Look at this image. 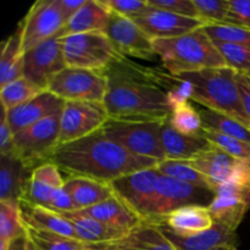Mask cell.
Wrapping results in <instances>:
<instances>
[{
	"mask_svg": "<svg viewBox=\"0 0 250 250\" xmlns=\"http://www.w3.org/2000/svg\"><path fill=\"white\" fill-rule=\"evenodd\" d=\"M45 163L54 164L68 176L110 185L129 173L156 167L159 161L136 155L98 131L78 141L58 146Z\"/></svg>",
	"mask_w": 250,
	"mask_h": 250,
	"instance_id": "2",
	"label": "cell"
},
{
	"mask_svg": "<svg viewBox=\"0 0 250 250\" xmlns=\"http://www.w3.org/2000/svg\"><path fill=\"white\" fill-rule=\"evenodd\" d=\"M109 119L104 103L65 102L60 116L59 146L100 131Z\"/></svg>",
	"mask_w": 250,
	"mask_h": 250,
	"instance_id": "11",
	"label": "cell"
},
{
	"mask_svg": "<svg viewBox=\"0 0 250 250\" xmlns=\"http://www.w3.org/2000/svg\"><path fill=\"white\" fill-rule=\"evenodd\" d=\"M200 21L205 24H227L229 0H194Z\"/></svg>",
	"mask_w": 250,
	"mask_h": 250,
	"instance_id": "40",
	"label": "cell"
},
{
	"mask_svg": "<svg viewBox=\"0 0 250 250\" xmlns=\"http://www.w3.org/2000/svg\"><path fill=\"white\" fill-rule=\"evenodd\" d=\"M177 250H238L237 232L215 222L211 229L195 236L182 237L164 226H159Z\"/></svg>",
	"mask_w": 250,
	"mask_h": 250,
	"instance_id": "19",
	"label": "cell"
},
{
	"mask_svg": "<svg viewBox=\"0 0 250 250\" xmlns=\"http://www.w3.org/2000/svg\"><path fill=\"white\" fill-rule=\"evenodd\" d=\"M85 1L87 0H59V6H60L61 14L66 23L80 11Z\"/></svg>",
	"mask_w": 250,
	"mask_h": 250,
	"instance_id": "46",
	"label": "cell"
},
{
	"mask_svg": "<svg viewBox=\"0 0 250 250\" xmlns=\"http://www.w3.org/2000/svg\"><path fill=\"white\" fill-rule=\"evenodd\" d=\"M14 137L15 133L7 121L6 111L2 109L1 121H0V156H15Z\"/></svg>",
	"mask_w": 250,
	"mask_h": 250,
	"instance_id": "44",
	"label": "cell"
},
{
	"mask_svg": "<svg viewBox=\"0 0 250 250\" xmlns=\"http://www.w3.org/2000/svg\"><path fill=\"white\" fill-rule=\"evenodd\" d=\"M20 23L22 27V48L26 53L43 42L58 37L66 22L59 0H38L29 7Z\"/></svg>",
	"mask_w": 250,
	"mask_h": 250,
	"instance_id": "12",
	"label": "cell"
},
{
	"mask_svg": "<svg viewBox=\"0 0 250 250\" xmlns=\"http://www.w3.org/2000/svg\"><path fill=\"white\" fill-rule=\"evenodd\" d=\"M50 209L55 210L58 212H75L77 211V207H76L75 202L72 199V195L70 194L66 187L63 186L59 190H56L55 194L53 195L50 200L49 207Z\"/></svg>",
	"mask_w": 250,
	"mask_h": 250,
	"instance_id": "45",
	"label": "cell"
},
{
	"mask_svg": "<svg viewBox=\"0 0 250 250\" xmlns=\"http://www.w3.org/2000/svg\"><path fill=\"white\" fill-rule=\"evenodd\" d=\"M103 73L107 82L104 105L110 119L166 120L171 116L168 90L172 75L122 55Z\"/></svg>",
	"mask_w": 250,
	"mask_h": 250,
	"instance_id": "1",
	"label": "cell"
},
{
	"mask_svg": "<svg viewBox=\"0 0 250 250\" xmlns=\"http://www.w3.org/2000/svg\"><path fill=\"white\" fill-rule=\"evenodd\" d=\"M33 168L15 156H0V202H16L24 198Z\"/></svg>",
	"mask_w": 250,
	"mask_h": 250,
	"instance_id": "25",
	"label": "cell"
},
{
	"mask_svg": "<svg viewBox=\"0 0 250 250\" xmlns=\"http://www.w3.org/2000/svg\"><path fill=\"white\" fill-rule=\"evenodd\" d=\"M165 120L109 119L100 131L136 155L164 161L161 126Z\"/></svg>",
	"mask_w": 250,
	"mask_h": 250,
	"instance_id": "5",
	"label": "cell"
},
{
	"mask_svg": "<svg viewBox=\"0 0 250 250\" xmlns=\"http://www.w3.org/2000/svg\"><path fill=\"white\" fill-rule=\"evenodd\" d=\"M65 106V100L56 97L49 90L39 93L33 99L28 100L24 104L6 111L7 121L12 132L17 133L21 129L27 128L46 117L59 115L62 112Z\"/></svg>",
	"mask_w": 250,
	"mask_h": 250,
	"instance_id": "18",
	"label": "cell"
},
{
	"mask_svg": "<svg viewBox=\"0 0 250 250\" xmlns=\"http://www.w3.org/2000/svg\"><path fill=\"white\" fill-rule=\"evenodd\" d=\"M114 44L117 53L122 56L153 61L156 55L153 39L131 19L110 11V20L105 31Z\"/></svg>",
	"mask_w": 250,
	"mask_h": 250,
	"instance_id": "15",
	"label": "cell"
},
{
	"mask_svg": "<svg viewBox=\"0 0 250 250\" xmlns=\"http://www.w3.org/2000/svg\"><path fill=\"white\" fill-rule=\"evenodd\" d=\"M209 209L216 224L237 232L250 209V183H226L217 187Z\"/></svg>",
	"mask_w": 250,
	"mask_h": 250,
	"instance_id": "16",
	"label": "cell"
},
{
	"mask_svg": "<svg viewBox=\"0 0 250 250\" xmlns=\"http://www.w3.org/2000/svg\"><path fill=\"white\" fill-rule=\"evenodd\" d=\"M19 208L24 227L78 239L73 225L61 212L55 211L50 208L33 204L24 199L19 200Z\"/></svg>",
	"mask_w": 250,
	"mask_h": 250,
	"instance_id": "21",
	"label": "cell"
},
{
	"mask_svg": "<svg viewBox=\"0 0 250 250\" xmlns=\"http://www.w3.org/2000/svg\"><path fill=\"white\" fill-rule=\"evenodd\" d=\"M110 20V10L102 0H87L80 11L65 24L58 38H63L71 34L92 33L106 31Z\"/></svg>",
	"mask_w": 250,
	"mask_h": 250,
	"instance_id": "27",
	"label": "cell"
},
{
	"mask_svg": "<svg viewBox=\"0 0 250 250\" xmlns=\"http://www.w3.org/2000/svg\"><path fill=\"white\" fill-rule=\"evenodd\" d=\"M60 116L61 114L46 117L15 133V156L31 168L45 163L59 146Z\"/></svg>",
	"mask_w": 250,
	"mask_h": 250,
	"instance_id": "7",
	"label": "cell"
},
{
	"mask_svg": "<svg viewBox=\"0 0 250 250\" xmlns=\"http://www.w3.org/2000/svg\"><path fill=\"white\" fill-rule=\"evenodd\" d=\"M203 128L212 129L231 138L250 143V128L232 117L209 109L199 110Z\"/></svg>",
	"mask_w": 250,
	"mask_h": 250,
	"instance_id": "31",
	"label": "cell"
},
{
	"mask_svg": "<svg viewBox=\"0 0 250 250\" xmlns=\"http://www.w3.org/2000/svg\"><path fill=\"white\" fill-rule=\"evenodd\" d=\"M215 221L208 207H186L166 215L155 226H164L182 237L195 236L214 227Z\"/></svg>",
	"mask_w": 250,
	"mask_h": 250,
	"instance_id": "23",
	"label": "cell"
},
{
	"mask_svg": "<svg viewBox=\"0 0 250 250\" xmlns=\"http://www.w3.org/2000/svg\"><path fill=\"white\" fill-rule=\"evenodd\" d=\"M65 187L72 195L77 211L92 208L114 197L110 185L90 178L68 176L65 180Z\"/></svg>",
	"mask_w": 250,
	"mask_h": 250,
	"instance_id": "30",
	"label": "cell"
},
{
	"mask_svg": "<svg viewBox=\"0 0 250 250\" xmlns=\"http://www.w3.org/2000/svg\"><path fill=\"white\" fill-rule=\"evenodd\" d=\"M203 31L214 43L250 46V31L243 27L232 24H205Z\"/></svg>",
	"mask_w": 250,
	"mask_h": 250,
	"instance_id": "36",
	"label": "cell"
},
{
	"mask_svg": "<svg viewBox=\"0 0 250 250\" xmlns=\"http://www.w3.org/2000/svg\"><path fill=\"white\" fill-rule=\"evenodd\" d=\"M159 172L166 177L173 178V180L181 181V182L189 183V185L197 186V187L207 188V189L214 190L215 187L203 173L195 170L194 167L189 165L186 161H177V160H166L161 161L156 166Z\"/></svg>",
	"mask_w": 250,
	"mask_h": 250,
	"instance_id": "33",
	"label": "cell"
},
{
	"mask_svg": "<svg viewBox=\"0 0 250 250\" xmlns=\"http://www.w3.org/2000/svg\"><path fill=\"white\" fill-rule=\"evenodd\" d=\"M161 173L156 167L129 173L110 183L114 195L148 224Z\"/></svg>",
	"mask_w": 250,
	"mask_h": 250,
	"instance_id": "10",
	"label": "cell"
},
{
	"mask_svg": "<svg viewBox=\"0 0 250 250\" xmlns=\"http://www.w3.org/2000/svg\"><path fill=\"white\" fill-rule=\"evenodd\" d=\"M66 67L62 45L58 37L24 53L23 77L43 92L48 90L51 80Z\"/></svg>",
	"mask_w": 250,
	"mask_h": 250,
	"instance_id": "14",
	"label": "cell"
},
{
	"mask_svg": "<svg viewBox=\"0 0 250 250\" xmlns=\"http://www.w3.org/2000/svg\"><path fill=\"white\" fill-rule=\"evenodd\" d=\"M23 56L22 48V27L19 22L14 33L1 44L0 54V88L23 77Z\"/></svg>",
	"mask_w": 250,
	"mask_h": 250,
	"instance_id": "29",
	"label": "cell"
},
{
	"mask_svg": "<svg viewBox=\"0 0 250 250\" xmlns=\"http://www.w3.org/2000/svg\"><path fill=\"white\" fill-rule=\"evenodd\" d=\"M7 250H37L34 244L32 243L31 238L28 237V234H23V236L19 237V238L14 239L12 242H10Z\"/></svg>",
	"mask_w": 250,
	"mask_h": 250,
	"instance_id": "48",
	"label": "cell"
},
{
	"mask_svg": "<svg viewBox=\"0 0 250 250\" xmlns=\"http://www.w3.org/2000/svg\"><path fill=\"white\" fill-rule=\"evenodd\" d=\"M153 44L164 67L172 76L227 67L226 61L203 28L176 38L155 39Z\"/></svg>",
	"mask_w": 250,
	"mask_h": 250,
	"instance_id": "4",
	"label": "cell"
},
{
	"mask_svg": "<svg viewBox=\"0 0 250 250\" xmlns=\"http://www.w3.org/2000/svg\"><path fill=\"white\" fill-rule=\"evenodd\" d=\"M43 90L38 89L29 81L22 77L20 80L9 83L5 87L0 88V100H1V107L5 110H12L20 105L24 104L28 100L33 99L36 95L42 93Z\"/></svg>",
	"mask_w": 250,
	"mask_h": 250,
	"instance_id": "35",
	"label": "cell"
},
{
	"mask_svg": "<svg viewBox=\"0 0 250 250\" xmlns=\"http://www.w3.org/2000/svg\"><path fill=\"white\" fill-rule=\"evenodd\" d=\"M78 212L93 217L107 226L127 232V233L138 229L142 225L146 224L133 210L129 209L125 203H122L115 195L100 204L88 208V209L80 210Z\"/></svg>",
	"mask_w": 250,
	"mask_h": 250,
	"instance_id": "24",
	"label": "cell"
},
{
	"mask_svg": "<svg viewBox=\"0 0 250 250\" xmlns=\"http://www.w3.org/2000/svg\"><path fill=\"white\" fill-rule=\"evenodd\" d=\"M87 250H177L166 238L160 227L144 224L119 241L87 244Z\"/></svg>",
	"mask_w": 250,
	"mask_h": 250,
	"instance_id": "22",
	"label": "cell"
},
{
	"mask_svg": "<svg viewBox=\"0 0 250 250\" xmlns=\"http://www.w3.org/2000/svg\"><path fill=\"white\" fill-rule=\"evenodd\" d=\"M26 233L19 203L0 202V250H7L10 242Z\"/></svg>",
	"mask_w": 250,
	"mask_h": 250,
	"instance_id": "32",
	"label": "cell"
},
{
	"mask_svg": "<svg viewBox=\"0 0 250 250\" xmlns=\"http://www.w3.org/2000/svg\"><path fill=\"white\" fill-rule=\"evenodd\" d=\"M227 24L243 27L250 31V0H229Z\"/></svg>",
	"mask_w": 250,
	"mask_h": 250,
	"instance_id": "43",
	"label": "cell"
},
{
	"mask_svg": "<svg viewBox=\"0 0 250 250\" xmlns=\"http://www.w3.org/2000/svg\"><path fill=\"white\" fill-rule=\"evenodd\" d=\"M146 1L151 7L166 10L182 16L199 19L194 0H146Z\"/></svg>",
	"mask_w": 250,
	"mask_h": 250,
	"instance_id": "41",
	"label": "cell"
},
{
	"mask_svg": "<svg viewBox=\"0 0 250 250\" xmlns=\"http://www.w3.org/2000/svg\"><path fill=\"white\" fill-rule=\"evenodd\" d=\"M202 134L208 141L211 142L214 146L221 148L222 150H225L231 156L241 161H244V163L250 164V143L239 141V139L236 138H231V137H227L225 134L208 128H203Z\"/></svg>",
	"mask_w": 250,
	"mask_h": 250,
	"instance_id": "38",
	"label": "cell"
},
{
	"mask_svg": "<svg viewBox=\"0 0 250 250\" xmlns=\"http://www.w3.org/2000/svg\"><path fill=\"white\" fill-rule=\"evenodd\" d=\"M26 231L37 250H87V243L78 239L31 227H26Z\"/></svg>",
	"mask_w": 250,
	"mask_h": 250,
	"instance_id": "34",
	"label": "cell"
},
{
	"mask_svg": "<svg viewBox=\"0 0 250 250\" xmlns=\"http://www.w3.org/2000/svg\"><path fill=\"white\" fill-rule=\"evenodd\" d=\"M172 126L185 134H200L203 129L199 110L195 109L189 102L175 107L170 116Z\"/></svg>",
	"mask_w": 250,
	"mask_h": 250,
	"instance_id": "37",
	"label": "cell"
},
{
	"mask_svg": "<svg viewBox=\"0 0 250 250\" xmlns=\"http://www.w3.org/2000/svg\"><path fill=\"white\" fill-rule=\"evenodd\" d=\"M190 84V100L204 109L232 117L250 128V119L244 107L237 72L229 67L208 68L177 76Z\"/></svg>",
	"mask_w": 250,
	"mask_h": 250,
	"instance_id": "3",
	"label": "cell"
},
{
	"mask_svg": "<svg viewBox=\"0 0 250 250\" xmlns=\"http://www.w3.org/2000/svg\"><path fill=\"white\" fill-rule=\"evenodd\" d=\"M237 81H238L239 89H241L242 98H243L244 107H246L247 114L250 119V76L237 73Z\"/></svg>",
	"mask_w": 250,
	"mask_h": 250,
	"instance_id": "47",
	"label": "cell"
},
{
	"mask_svg": "<svg viewBox=\"0 0 250 250\" xmlns=\"http://www.w3.org/2000/svg\"><path fill=\"white\" fill-rule=\"evenodd\" d=\"M73 225L78 239L87 244H103L124 238L127 232L110 227L81 212H61Z\"/></svg>",
	"mask_w": 250,
	"mask_h": 250,
	"instance_id": "28",
	"label": "cell"
},
{
	"mask_svg": "<svg viewBox=\"0 0 250 250\" xmlns=\"http://www.w3.org/2000/svg\"><path fill=\"white\" fill-rule=\"evenodd\" d=\"M102 2L111 12L131 20L148 7L146 0H102Z\"/></svg>",
	"mask_w": 250,
	"mask_h": 250,
	"instance_id": "42",
	"label": "cell"
},
{
	"mask_svg": "<svg viewBox=\"0 0 250 250\" xmlns=\"http://www.w3.org/2000/svg\"><path fill=\"white\" fill-rule=\"evenodd\" d=\"M226 61L227 67L238 75L250 76V46L234 45L227 43H214Z\"/></svg>",
	"mask_w": 250,
	"mask_h": 250,
	"instance_id": "39",
	"label": "cell"
},
{
	"mask_svg": "<svg viewBox=\"0 0 250 250\" xmlns=\"http://www.w3.org/2000/svg\"><path fill=\"white\" fill-rule=\"evenodd\" d=\"M161 143H163L166 159L177 161L190 160L195 155L202 151L209 150L214 146L202 133H181L172 126L170 117L166 119L161 126Z\"/></svg>",
	"mask_w": 250,
	"mask_h": 250,
	"instance_id": "20",
	"label": "cell"
},
{
	"mask_svg": "<svg viewBox=\"0 0 250 250\" xmlns=\"http://www.w3.org/2000/svg\"><path fill=\"white\" fill-rule=\"evenodd\" d=\"M60 42L68 67L104 72L121 56L104 32L71 34Z\"/></svg>",
	"mask_w": 250,
	"mask_h": 250,
	"instance_id": "6",
	"label": "cell"
},
{
	"mask_svg": "<svg viewBox=\"0 0 250 250\" xmlns=\"http://www.w3.org/2000/svg\"><path fill=\"white\" fill-rule=\"evenodd\" d=\"M186 163L199 171L217 187L226 183H250V164L233 158L216 146Z\"/></svg>",
	"mask_w": 250,
	"mask_h": 250,
	"instance_id": "13",
	"label": "cell"
},
{
	"mask_svg": "<svg viewBox=\"0 0 250 250\" xmlns=\"http://www.w3.org/2000/svg\"><path fill=\"white\" fill-rule=\"evenodd\" d=\"M63 186L65 180L58 166L51 163H43L32 171L26 195L22 199L48 208L56 190Z\"/></svg>",
	"mask_w": 250,
	"mask_h": 250,
	"instance_id": "26",
	"label": "cell"
},
{
	"mask_svg": "<svg viewBox=\"0 0 250 250\" xmlns=\"http://www.w3.org/2000/svg\"><path fill=\"white\" fill-rule=\"evenodd\" d=\"M133 20L153 41L185 36L195 29L203 28L205 23L199 19L182 16L166 10L149 6Z\"/></svg>",
	"mask_w": 250,
	"mask_h": 250,
	"instance_id": "17",
	"label": "cell"
},
{
	"mask_svg": "<svg viewBox=\"0 0 250 250\" xmlns=\"http://www.w3.org/2000/svg\"><path fill=\"white\" fill-rule=\"evenodd\" d=\"M214 198V190L197 187L161 175L156 188L150 221L148 224L156 225L166 215L181 208L193 205L209 208Z\"/></svg>",
	"mask_w": 250,
	"mask_h": 250,
	"instance_id": "8",
	"label": "cell"
},
{
	"mask_svg": "<svg viewBox=\"0 0 250 250\" xmlns=\"http://www.w3.org/2000/svg\"><path fill=\"white\" fill-rule=\"evenodd\" d=\"M106 88L103 72L67 66L51 80L48 90L65 102L104 103Z\"/></svg>",
	"mask_w": 250,
	"mask_h": 250,
	"instance_id": "9",
	"label": "cell"
}]
</instances>
